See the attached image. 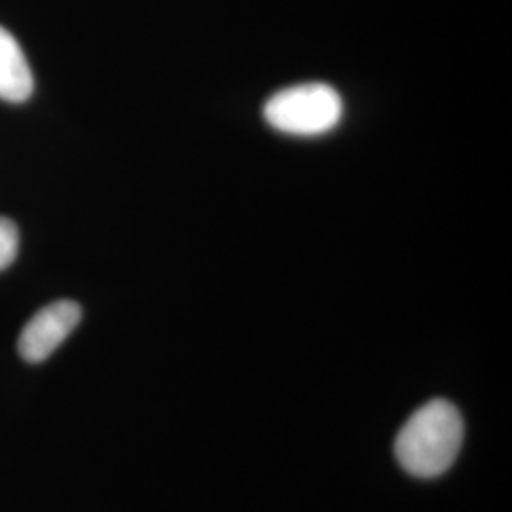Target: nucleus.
Masks as SVG:
<instances>
[{
  "label": "nucleus",
  "mask_w": 512,
  "mask_h": 512,
  "mask_svg": "<svg viewBox=\"0 0 512 512\" xmlns=\"http://www.w3.org/2000/svg\"><path fill=\"white\" fill-rule=\"evenodd\" d=\"M463 435L465 427L458 408L435 399L423 404L404 423L395 440V456L406 473L435 478L454 465Z\"/></svg>",
  "instance_id": "obj_1"
},
{
  "label": "nucleus",
  "mask_w": 512,
  "mask_h": 512,
  "mask_svg": "<svg viewBox=\"0 0 512 512\" xmlns=\"http://www.w3.org/2000/svg\"><path fill=\"white\" fill-rule=\"evenodd\" d=\"M82 319V308L73 300H57L42 308L19 334V355L27 363L46 361Z\"/></svg>",
  "instance_id": "obj_3"
},
{
  "label": "nucleus",
  "mask_w": 512,
  "mask_h": 512,
  "mask_svg": "<svg viewBox=\"0 0 512 512\" xmlns=\"http://www.w3.org/2000/svg\"><path fill=\"white\" fill-rule=\"evenodd\" d=\"M344 101L325 82H304L274 93L264 105L270 128L291 137H321L342 122Z\"/></svg>",
  "instance_id": "obj_2"
},
{
  "label": "nucleus",
  "mask_w": 512,
  "mask_h": 512,
  "mask_svg": "<svg viewBox=\"0 0 512 512\" xmlns=\"http://www.w3.org/2000/svg\"><path fill=\"white\" fill-rule=\"evenodd\" d=\"M35 90V80L18 40L0 27V99L23 103Z\"/></svg>",
  "instance_id": "obj_4"
},
{
  "label": "nucleus",
  "mask_w": 512,
  "mask_h": 512,
  "mask_svg": "<svg viewBox=\"0 0 512 512\" xmlns=\"http://www.w3.org/2000/svg\"><path fill=\"white\" fill-rule=\"evenodd\" d=\"M19 236L16 224L0 217V272L6 270L18 256Z\"/></svg>",
  "instance_id": "obj_5"
}]
</instances>
